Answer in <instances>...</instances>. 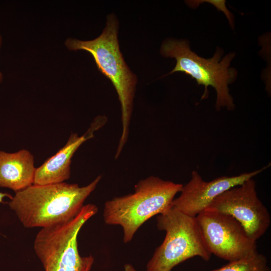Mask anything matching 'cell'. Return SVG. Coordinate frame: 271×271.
<instances>
[{
  "label": "cell",
  "mask_w": 271,
  "mask_h": 271,
  "mask_svg": "<svg viewBox=\"0 0 271 271\" xmlns=\"http://www.w3.org/2000/svg\"><path fill=\"white\" fill-rule=\"evenodd\" d=\"M101 178L99 175L82 187L65 182L33 184L16 192L8 204L24 227H50L75 217Z\"/></svg>",
  "instance_id": "1"
},
{
  "label": "cell",
  "mask_w": 271,
  "mask_h": 271,
  "mask_svg": "<svg viewBox=\"0 0 271 271\" xmlns=\"http://www.w3.org/2000/svg\"><path fill=\"white\" fill-rule=\"evenodd\" d=\"M118 21L114 14L107 17L106 24L97 38L90 41L69 38L66 47L71 51L85 50L93 56L96 66L114 86L120 104L122 132L115 155L117 158L128 140L137 78L130 70L119 49Z\"/></svg>",
  "instance_id": "2"
},
{
  "label": "cell",
  "mask_w": 271,
  "mask_h": 271,
  "mask_svg": "<svg viewBox=\"0 0 271 271\" xmlns=\"http://www.w3.org/2000/svg\"><path fill=\"white\" fill-rule=\"evenodd\" d=\"M183 186L154 176L141 180L133 193L105 202L104 221L108 225H120L123 230V242L127 243L146 221L172 206Z\"/></svg>",
  "instance_id": "3"
},
{
  "label": "cell",
  "mask_w": 271,
  "mask_h": 271,
  "mask_svg": "<svg viewBox=\"0 0 271 271\" xmlns=\"http://www.w3.org/2000/svg\"><path fill=\"white\" fill-rule=\"evenodd\" d=\"M160 52L163 57L174 58L176 61L174 68L162 77L177 72H184L194 78L198 85L204 86L201 99L208 97L209 86L215 89L216 110L219 111L223 107L230 111L235 109L233 99L229 93L228 87L229 84L236 80L238 75L237 70L230 67L236 55L234 52L223 56L224 50L217 47L213 56L206 59L198 56L191 49L187 40L174 38L165 39Z\"/></svg>",
  "instance_id": "4"
},
{
  "label": "cell",
  "mask_w": 271,
  "mask_h": 271,
  "mask_svg": "<svg viewBox=\"0 0 271 271\" xmlns=\"http://www.w3.org/2000/svg\"><path fill=\"white\" fill-rule=\"evenodd\" d=\"M157 227L166 232L162 243L147 265V271H171L195 256L209 261L211 256L195 217L171 206L158 215Z\"/></svg>",
  "instance_id": "5"
},
{
  "label": "cell",
  "mask_w": 271,
  "mask_h": 271,
  "mask_svg": "<svg viewBox=\"0 0 271 271\" xmlns=\"http://www.w3.org/2000/svg\"><path fill=\"white\" fill-rule=\"evenodd\" d=\"M195 218L211 254L230 262L258 253L256 241L231 215L206 209Z\"/></svg>",
  "instance_id": "6"
},
{
  "label": "cell",
  "mask_w": 271,
  "mask_h": 271,
  "mask_svg": "<svg viewBox=\"0 0 271 271\" xmlns=\"http://www.w3.org/2000/svg\"><path fill=\"white\" fill-rule=\"evenodd\" d=\"M207 209L231 215L255 241L265 233L270 225V214L258 197L253 178L224 192Z\"/></svg>",
  "instance_id": "7"
},
{
  "label": "cell",
  "mask_w": 271,
  "mask_h": 271,
  "mask_svg": "<svg viewBox=\"0 0 271 271\" xmlns=\"http://www.w3.org/2000/svg\"><path fill=\"white\" fill-rule=\"evenodd\" d=\"M79 231L75 224L66 222L38 232L34 248L45 271H82L84 257L78 250Z\"/></svg>",
  "instance_id": "8"
},
{
  "label": "cell",
  "mask_w": 271,
  "mask_h": 271,
  "mask_svg": "<svg viewBox=\"0 0 271 271\" xmlns=\"http://www.w3.org/2000/svg\"><path fill=\"white\" fill-rule=\"evenodd\" d=\"M233 176H223L211 181H205L197 171H193L189 181L183 186L180 195L172 206L182 213L195 217L207 208L212 201L226 190L253 178L269 167Z\"/></svg>",
  "instance_id": "9"
},
{
  "label": "cell",
  "mask_w": 271,
  "mask_h": 271,
  "mask_svg": "<svg viewBox=\"0 0 271 271\" xmlns=\"http://www.w3.org/2000/svg\"><path fill=\"white\" fill-rule=\"evenodd\" d=\"M106 120L105 116H97L83 135L79 136L76 133H72L63 148L36 168L34 184L59 183L69 179L73 155L83 143L94 137V132L101 127Z\"/></svg>",
  "instance_id": "10"
},
{
  "label": "cell",
  "mask_w": 271,
  "mask_h": 271,
  "mask_svg": "<svg viewBox=\"0 0 271 271\" xmlns=\"http://www.w3.org/2000/svg\"><path fill=\"white\" fill-rule=\"evenodd\" d=\"M34 157L27 150L14 153L0 151V187L16 192L34 184Z\"/></svg>",
  "instance_id": "11"
},
{
  "label": "cell",
  "mask_w": 271,
  "mask_h": 271,
  "mask_svg": "<svg viewBox=\"0 0 271 271\" xmlns=\"http://www.w3.org/2000/svg\"><path fill=\"white\" fill-rule=\"evenodd\" d=\"M211 271H271L265 255L258 253L250 257L230 261Z\"/></svg>",
  "instance_id": "12"
},
{
  "label": "cell",
  "mask_w": 271,
  "mask_h": 271,
  "mask_svg": "<svg viewBox=\"0 0 271 271\" xmlns=\"http://www.w3.org/2000/svg\"><path fill=\"white\" fill-rule=\"evenodd\" d=\"M5 197H8L11 199L13 198V196L7 193H3L0 192V203H4L3 199Z\"/></svg>",
  "instance_id": "13"
},
{
  "label": "cell",
  "mask_w": 271,
  "mask_h": 271,
  "mask_svg": "<svg viewBox=\"0 0 271 271\" xmlns=\"http://www.w3.org/2000/svg\"><path fill=\"white\" fill-rule=\"evenodd\" d=\"M92 264L90 262H86L83 267L82 271H90Z\"/></svg>",
  "instance_id": "14"
},
{
  "label": "cell",
  "mask_w": 271,
  "mask_h": 271,
  "mask_svg": "<svg viewBox=\"0 0 271 271\" xmlns=\"http://www.w3.org/2000/svg\"><path fill=\"white\" fill-rule=\"evenodd\" d=\"M124 271H137L136 269L129 264H126L124 266Z\"/></svg>",
  "instance_id": "15"
},
{
  "label": "cell",
  "mask_w": 271,
  "mask_h": 271,
  "mask_svg": "<svg viewBox=\"0 0 271 271\" xmlns=\"http://www.w3.org/2000/svg\"><path fill=\"white\" fill-rule=\"evenodd\" d=\"M2 43V38L0 35V48L1 47ZM3 78V74L2 72L0 71V83L2 82Z\"/></svg>",
  "instance_id": "16"
}]
</instances>
